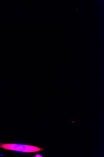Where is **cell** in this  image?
I'll list each match as a JSON object with an SVG mask.
<instances>
[{"instance_id": "obj_1", "label": "cell", "mask_w": 104, "mask_h": 157, "mask_svg": "<svg viewBox=\"0 0 104 157\" xmlns=\"http://www.w3.org/2000/svg\"><path fill=\"white\" fill-rule=\"evenodd\" d=\"M0 148L12 151L26 153H34L44 151L45 149L35 146L12 144H2L0 142Z\"/></svg>"}, {"instance_id": "obj_2", "label": "cell", "mask_w": 104, "mask_h": 157, "mask_svg": "<svg viewBox=\"0 0 104 157\" xmlns=\"http://www.w3.org/2000/svg\"><path fill=\"white\" fill-rule=\"evenodd\" d=\"M33 157H43V156L40 155H39V154H37L36 155H35L34 156H33Z\"/></svg>"}, {"instance_id": "obj_3", "label": "cell", "mask_w": 104, "mask_h": 157, "mask_svg": "<svg viewBox=\"0 0 104 157\" xmlns=\"http://www.w3.org/2000/svg\"></svg>"}]
</instances>
